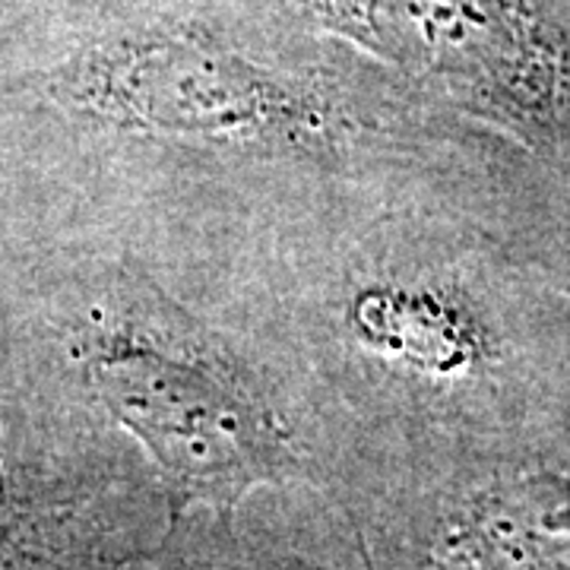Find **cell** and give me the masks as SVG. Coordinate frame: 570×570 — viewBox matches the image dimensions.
<instances>
[{
	"label": "cell",
	"mask_w": 570,
	"mask_h": 570,
	"mask_svg": "<svg viewBox=\"0 0 570 570\" xmlns=\"http://www.w3.org/2000/svg\"><path fill=\"white\" fill-rule=\"evenodd\" d=\"M441 558L450 570H570V472L513 469L472 491Z\"/></svg>",
	"instance_id": "277c9868"
},
{
	"label": "cell",
	"mask_w": 570,
	"mask_h": 570,
	"mask_svg": "<svg viewBox=\"0 0 570 570\" xmlns=\"http://www.w3.org/2000/svg\"><path fill=\"white\" fill-rule=\"evenodd\" d=\"M317 32L520 137L570 111V29L551 0H285Z\"/></svg>",
	"instance_id": "7a4b0ae2"
},
{
	"label": "cell",
	"mask_w": 570,
	"mask_h": 570,
	"mask_svg": "<svg viewBox=\"0 0 570 570\" xmlns=\"http://www.w3.org/2000/svg\"><path fill=\"white\" fill-rule=\"evenodd\" d=\"M352 324L371 346L387 348L403 362L456 374L479 365L485 343L466 311L434 295L406 292H367L355 302Z\"/></svg>",
	"instance_id": "5b68a950"
},
{
	"label": "cell",
	"mask_w": 570,
	"mask_h": 570,
	"mask_svg": "<svg viewBox=\"0 0 570 570\" xmlns=\"http://www.w3.org/2000/svg\"><path fill=\"white\" fill-rule=\"evenodd\" d=\"M70 102L146 137H311L317 86L204 17H146L86 41L58 70Z\"/></svg>",
	"instance_id": "6da1fadb"
},
{
	"label": "cell",
	"mask_w": 570,
	"mask_h": 570,
	"mask_svg": "<svg viewBox=\"0 0 570 570\" xmlns=\"http://www.w3.org/2000/svg\"><path fill=\"white\" fill-rule=\"evenodd\" d=\"M92 384L163 472L171 513L232 510L250 489L298 472L288 431L223 362L153 343H115L92 362Z\"/></svg>",
	"instance_id": "3957f363"
},
{
	"label": "cell",
	"mask_w": 570,
	"mask_h": 570,
	"mask_svg": "<svg viewBox=\"0 0 570 570\" xmlns=\"http://www.w3.org/2000/svg\"><path fill=\"white\" fill-rule=\"evenodd\" d=\"M564 295H568V298H570V288H568V292H564Z\"/></svg>",
	"instance_id": "8992f818"
}]
</instances>
